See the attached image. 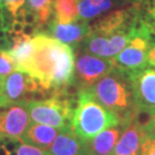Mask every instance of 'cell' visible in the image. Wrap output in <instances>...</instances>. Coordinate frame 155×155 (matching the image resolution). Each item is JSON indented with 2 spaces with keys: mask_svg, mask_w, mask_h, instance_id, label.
<instances>
[{
  "mask_svg": "<svg viewBox=\"0 0 155 155\" xmlns=\"http://www.w3.org/2000/svg\"><path fill=\"white\" fill-rule=\"evenodd\" d=\"M32 40L35 51L25 74L51 95L72 85L76 61L72 46L45 33L36 35Z\"/></svg>",
  "mask_w": 155,
  "mask_h": 155,
  "instance_id": "cell-1",
  "label": "cell"
},
{
  "mask_svg": "<svg viewBox=\"0 0 155 155\" xmlns=\"http://www.w3.org/2000/svg\"><path fill=\"white\" fill-rule=\"evenodd\" d=\"M138 23V3L114 9L89 24V33L80 49L100 58H114L128 43Z\"/></svg>",
  "mask_w": 155,
  "mask_h": 155,
  "instance_id": "cell-2",
  "label": "cell"
},
{
  "mask_svg": "<svg viewBox=\"0 0 155 155\" xmlns=\"http://www.w3.org/2000/svg\"><path fill=\"white\" fill-rule=\"evenodd\" d=\"M88 91L102 106L115 114L119 119V125L123 128L138 120L139 112L129 71L115 66Z\"/></svg>",
  "mask_w": 155,
  "mask_h": 155,
  "instance_id": "cell-3",
  "label": "cell"
},
{
  "mask_svg": "<svg viewBox=\"0 0 155 155\" xmlns=\"http://www.w3.org/2000/svg\"><path fill=\"white\" fill-rule=\"evenodd\" d=\"M119 125V119L93 97L90 91H80L77 96L71 128L84 141L91 140L99 133Z\"/></svg>",
  "mask_w": 155,
  "mask_h": 155,
  "instance_id": "cell-4",
  "label": "cell"
},
{
  "mask_svg": "<svg viewBox=\"0 0 155 155\" xmlns=\"http://www.w3.org/2000/svg\"><path fill=\"white\" fill-rule=\"evenodd\" d=\"M74 97L75 95L66 88L45 100L28 102L27 109L30 120L58 129L71 126L77 101V98L75 100Z\"/></svg>",
  "mask_w": 155,
  "mask_h": 155,
  "instance_id": "cell-5",
  "label": "cell"
},
{
  "mask_svg": "<svg viewBox=\"0 0 155 155\" xmlns=\"http://www.w3.org/2000/svg\"><path fill=\"white\" fill-rule=\"evenodd\" d=\"M153 43L155 38L139 18L138 25L128 43L114 58L115 64L129 72L146 67L147 54Z\"/></svg>",
  "mask_w": 155,
  "mask_h": 155,
  "instance_id": "cell-6",
  "label": "cell"
},
{
  "mask_svg": "<svg viewBox=\"0 0 155 155\" xmlns=\"http://www.w3.org/2000/svg\"><path fill=\"white\" fill-rule=\"evenodd\" d=\"M114 58H105L79 49L75 61L74 85L79 91H88L115 68Z\"/></svg>",
  "mask_w": 155,
  "mask_h": 155,
  "instance_id": "cell-7",
  "label": "cell"
},
{
  "mask_svg": "<svg viewBox=\"0 0 155 155\" xmlns=\"http://www.w3.org/2000/svg\"><path fill=\"white\" fill-rule=\"evenodd\" d=\"M30 125L27 103L0 105V140H20Z\"/></svg>",
  "mask_w": 155,
  "mask_h": 155,
  "instance_id": "cell-8",
  "label": "cell"
},
{
  "mask_svg": "<svg viewBox=\"0 0 155 155\" xmlns=\"http://www.w3.org/2000/svg\"><path fill=\"white\" fill-rule=\"evenodd\" d=\"M39 90L43 89L31 76L19 71H14L3 81L0 93V105L35 101L36 93Z\"/></svg>",
  "mask_w": 155,
  "mask_h": 155,
  "instance_id": "cell-9",
  "label": "cell"
},
{
  "mask_svg": "<svg viewBox=\"0 0 155 155\" xmlns=\"http://www.w3.org/2000/svg\"><path fill=\"white\" fill-rule=\"evenodd\" d=\"M130 73L138 112L155 114V68L146 66Z\"/></svg>",
  "mask_w": 155,
  "mask_h": 155,
  "instance_id": "cell-10",
  "label": "cell"
},
{
  "mask_svg": "<svg viewBox=\"0 0 155 155\" xmlns=\"http://www.w3.org/2000/svg\"><path fill=\"white\" fill-rule=\"evenodd\" d=\"M49 30L52 38L74 48L81 45L88 35L89 23L83 19L71 23H61L54 19L49 24Z\"/></svg>",
  "mask_w": 155,
  "mask_h": 155,
  "instance_id": "cell-11",
  "label": "cell"
},
{
  "mask_svg": "<svg viewBox=\"0 0 155 155\" xmlns=\"http://www.w3.org/2000/svg\"><path fill=\"white\" fill-rule=\"evenodd\" d=\"M146 132L138 120L124 127L112 155H141V147Z\"/></svg>",
  "mask_w": 155,
  "mask_h": 155,
  "instance_id": "cell-12",
  "label": "cell"
},
{
  "mask_svg": "<svg viewBox=\"0 0 155 155\" xmlns=\"http://www.w3.org/2000/svg\"><path fill=\"white\" fill-rule=\"evenodd\" d=\"M46 153L48 155H89L86 142L78 137L71 126L60 130Z\"/></svg>",
  "mask_w": 155,
  "mask_h": 155,
  "instance_id": "cell-13",
  "label": "cell"
},
{
  "mask_svg": "<svg viewBox=\"0 0 155 155\" xmlns=\"http://www.w3.org/2000/svg\"><path fill=\"white\" fill-rule=\"evenodd\" d=\"M123 127L117 125L99 133L91 140L85 141L89 155H112L118 140L123 132Z\"/></svg>",
  "mask_w": 155,
  "mask_h": 155,
  "instance_id": "cell-14",
  "label": "cell"
},
{
  "mask_svg": "<svg viewBox=\"0 0 155 155\" xmlns=\"http://www.w3.org/2000/svg\"><path fill=\"white\" fill-rule=\"evenodd\" d=\"M61 129L54 127L43 125V124H30L25 133L21 137V140L39 149L46 151L54 141Z\"/></svg>",
  "mask_w": 155,
  "mask_h": 155,
  "instance_id": "cell-15",
  "label": "cell"
},
{
  "mask_svg": "<svg viewBox=\"0 0 155 155\" xmlns=\"http://www.w3.org/2000/svg\"><path fill=\"white\" fill-rule=\"evenodd\" d=\"M125 3L126 0H79L80 19L85 21L97 19Z\"/></svg>",
  "mask_w": 155,
  "mask_h": 155,
  "instance_id": "cell-16",
  "label": "cell"
},
{
  "mask_svg": "<svg viewBox=\"0 0 155 155\" xmlns=\"http://www.w3.org/2000/svg\"><path fill=\"white\" fill-rule=\"evenodd\" d=\"M79 0H54V20L61 23H71L80 19Z\"/></svg>",
  "mask_w": 155,
  "mask_h": 155,
  "instance_id": "cell-17",
  "label": "cell"
},
{
  "mask_svg": "<svg viewBox=\"0 0 155 155\" xmlns=\"http://www.w3.org/2000/svg\"><path fill=\"white\" fill-rule=\"evenodd\" d=\"M29 9L38 15V28L48 23L52 12L54 0H27Z\"/></svg>",
  "mask_w": 155,
  "mask_h": 155,
  "instance_id": "cell-18",
  "label": "cell"
},
{
  "mask_svg": "<svg viewBox=\"0 0 155 155\" xmlns=\"http://www.w3.org/2000/svg\"><path fill=\"white\" fill-rule=\"evenodd\" d=\"M139 18L155 38V0L138 2Z\"/></svg>",
  "mask_w": 155,
  "mask_h": 155,
  "instance_id": "cell-19",
  "label": "cell"
},
{
  "mask_svg": "<svg viewBox=\"0 0 155 155\" xmlns=\"http://www.w3.org/2000/svg\"><path fill=\"white\" fill-rule=\"evenodd\" d=\"M13 71H16V69L11 55L7 51L0 49V78L5 79Z\"/></svg>",
  "mask_w": 155,
  "mask_h": 155,
  "instance_id": "cell-20",
  "label": "cell"
},
{
  "mask_svg": "<svg viewBox=\"0 0 155 155\" xmlns=\"http://www.w3.org/2000/svg\"><path fill=\"white\" fill-rule=\"evenodd\" d=\"M141 155H155V136H145L141 147Z\"/></svg>",
  "mask_w": 155,
  "mask_h": 155,
  "instance_id": "cell-21",
  "label": "cell"
},
{
  "mask_svg": "<svg viewBox=\"0 0 155 155\" xmlns=\"http://www.w3.org/2000/svg\"><path fill=\"white\" fill-rule=\"evenodd\" d=\"M0 3H1L2 5L6 6V7L11 11V13L15 16L16 11L21 6L24 5L25 0H0Z\"/></svg>",
  "mask_w": 155,
  "mask_h": 155,
  "instance_id": "cell-22",
  "label": "cell"
},
{
  "mask_svg": "<svg viewBox=\"0 0 155 155\" xmlns=\"http://www.w3.org/2000/svg\"><path fill=\"white\" fill-rule=\"evenodd\" d=\"M23 16H24V24H29V25H35V26L38 25V15L33 11L25 10Z\"/></svg>",
  "mask_w": 155,
  "mask_h": 155,
  "instance_id": "cell-23",
  "label": "cell"
},
{
  "mask_svg": "<svg viewBox=\"0 0 155 155\" xmlns=\"http://www.w3.org/2000/svg\"><path fill=\"white\" fill-rule=\"evenodd\" d=\"M143 128L145 130V132H146V134L155 136V114L150 116L147 123L143 125Z\"/></svg>",
  "mask_w": 155,
  "mask_h": 155,
  "instance_id": "cell-24",
  "label": "cell"
},
{
  "mask_svg": "<svg viewBox=\"0 0 155 155\" xmlns=\"http://www.w3.org/2000/svg\"><path fill=\"white\" fill-rule=\"evenodd\" d=\"M146 63H147V66L155 68V43H153V45H151V48H149V51H148Z\"/></svg>",
  "mask_w": 155,
  "mask_h": 155,
  "instance_id": "cell-25",
  "label": "cell"
},
{
  "mask_svg": "<svg viewBox=\"0 0 155 155\" xmlns=\"http://www.w3.org/2000/svg\"><path fill=\"white\" fill-rule=\"evenodd\" d=\"M36 31H38V27L35 25H29V24H24L23 25L22 35L27 36V38H31Z\"/></svg>",
  "mask_w": 155,
  "mask_h": 155,
  "instance_id": "cell-26",
  "label": "cell"
},
{
  "mask_svg": "<svg viewBox=\"0 0 155 155\" xmlns=\"http://www.w3.org/2000/svg\"><path fill=\"white\" fill-rule=\"evenodd\" d=\"M22 29H23V24L16 22V21H13V23L11 24V30L16 35H21L22 33Z\"/></svg>",
  "mask_w": 155,
  "mask_h": 155,
  "instance_id": "cell-27",
  "label": "cell"
},
{
  "mask_svg": "<svg viewBox=\"0 0 155 155\" xmlns=\"http://www.w3.org/2000/svg\"><path fill=\"white\" fill-rule=\"evenodd\" d=\"M0 38H6V31L2 28H0Z\"/></svg>",
  "mask_w": 155,
  "mask_h": 155,
  "instance_id": "cell-28",
  "label": "cell"
},
{
  "mask_svg": "<svg viewBox=\"0 0 155 155\" xmlns=\"http://www.w3.org/2000/svg\"><path fill=\"white\" fill-rule=\"evenodd\" d=\"M141 1H143V0H126V2H130V3H138Z\"/></svg>",
  "mask_w": 155,
  "mask_h": 155,
  "instance_id": "cell-29",
  "label": "cell"
},
{
  "mask_svg": "<svg viewBox=\"0 0 155 155\" xmlns=\"http://www.w3.org/2000/svg\"><path fill=\"white\" fill-rule=\"evenodd\" d=\"M3 81H4V79H1V78H0V93H1V90H2V85H3Z\"/></svg>",
  "mask_w": 155,
  "mask_h": 155,
  "instance_id": "cell-30",
  "label": "cell"
},
{
  "mask_svg": "<svg viewBox=\"0 0 155 155\" xmlns=\"http://www.w3.org/2000/svg\"><path fill=\"white\" fill-rule=\"evenodd\" d=\"M2 12H3V6H2L1 3H0V18H1V16H2Z\"/></svg>",
  "mask_w": 155,
  "mask_h": 155,
  "instance_id": "cell-31",
  "label": "cell"
},
{
  "mask_svg": "<svg viewBox=\"0 0 155 155\" xmlns=\"http://www.w3.org/2000/svg\"><path fill=\"white\" fill-rule=\"evenodd\" d=\"M0 25H1V21H0Z\"/></svg>",
  "mask_w": 155,
  "mask_h": 155,
  "instance_id": "cell-32",
  "label": "cell"
}]
</instances>
